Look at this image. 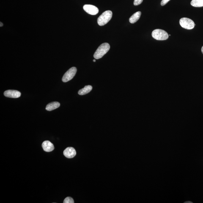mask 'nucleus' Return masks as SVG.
<instances>
[{
  "mask_svg": "<svg viewBox=\"0 0 203 203\" xmlns=\"http://www.w3.org/2000/svg\"><path fill=\"white\" fill-rule=\"evenodd\" d=\"M110 47L108 43H103L100 45L94 53V57L96 59H99L102 58L109 51Z\"/></svg>",
  "mask_w": 203,
  "mask_h": 203,
  "instance_id": "1",
  "label": "nucleus"
},
{
  "mask_svg": "<svg viewBox=\"0 0 203 203\" xmlns=\"http://www.w3.org/2000/svg\"><path fill=\"white\" fill-rule=\"evenodd\" d=\"M112 15L111 11H105L97 19V23L100 26L104 25L111 19Z\"/></svg>",
  "mask_w": 203,
  "mask_h": 203,
  "instance_id": "2",
  "label": "nucleus"
},
{
  "mask_svg": "<svg viewBox=\"0 0 203 203\" xmlns=\"http://www.w3.org/2000/svg\"><path fill=\"white\" fill-rule=\"evenodd\" d=\"M152 37L158 40H166L169 38V35L166 31L161 29H156L153 31Z\"/></svg>",
  "mask_w": 203,
  "mask_h": 203,
  "instance_id": "3",
  "label": "nucleus"
},
{
  "mask_svg": "<svg viewBox=\"0 0 203 203\" xmlns=\"http://www.w3.org/2000/svg\"><path fill=\"white\" fill-rule=\"evenodd\" d=\"M179 23L182 27L187 29H192L195 26L194 22L190 19L182 18L179 20Z\"/></svg>",
  "mask_w": 203,
  "mask_h": 203,
  "instance_id": "4",
  "label": "nucleus"
},
{
  "mask_svg": "<svg viewBox=\"0 0 203 203\" xmlns=\"http://www.w3.org/2000/svg\"><path fill=\"white\" fill-rule=\"evenodd\" d=\"M77 72V69L75 67H72L69 69L66 73L64 74L62 78V81L66 83L72 79Z\"/></svg>",
  "mask_w": 203,
  "mask_h": 203,
  "instance_id": "5",
  "label": "nucleus"
},
{
  "mask_svg": "<svg viewBox=\"0 0 203 203\" xmlns=\"http://www.w3.org/2000/svg\"><path fill=\"white\" fill-rule=\"evenodd\" d=\"M83 9L87 13L92 15H97L99 12V9L97 7L91 5H85Z\"/></svg>",
  "mask_w": 203,
  "mask_h": 203,
  "instance_id": "6",
  "label": "nucleus"
},
{
  "mask_svg": "<svg viewBox=\"0 0 203 203\" xmlns=\"http://www.w3.org/2000/svg\"><path fill=\"white\" fill-rule=\"evenodd\" d=\"M21 93L18 91L15 90H6L4 93V95L5 97L9 98H17L21 96Z\"/></svg>",
  "mask_w": 203,
  "mask_h": 203,
  "instance_id": "7",
  "label": "nucleus"
},
{
  "mask_svg": "<svg viewBox=\"0 0 203 203\" xmlns=\"http://www.w3.org/2000/svg\"><path fill=\"white\" fill-rule=\"evenodd\" d=\"M65 157L68 158H73L76 155V151L74 148L72 147H67L63 152Z\"/></svg>",
  "mask_w": 203,
  "mask_h": 203,
  "instance_id": "8",
  "label": "nucleus"
},
{
  "mask_svg": "<svg viewBox=\"0 0 203 203\" xmlns=\"http://www.w3.org/2000/svg\"><path fill=\"white\" fill-rule=\"evenodd\" d=\"M42 147L44 151L47 152H51L54 149L53 144L49 141H44L42 144Z\"/></svg>",
  "mask_w": 203,
  "mask_h": 203,
  "instance_id": "9",
  "label": "nucleus"
},
{
  "mask_svg": "<svg viewBox=\"0 0 203 203\" xmlns=\"http://www.w3.org/2000/svg\"><path fill=\"white\" fill-rule=\"evenodd\" d=\"M60 105V104L59 102H52L47 105L46 109L48 111H52V110L59 108Z\"/></svg>",
  "mask_w": 203,
  "mask_h": 203,
  "instance_id": "10",
  "label": "nucleus"
},
{
  "mask_svg": "<svg viewBox=\"0 0 203 203\" xmlns=\"http://www.w3.org/2000/svg\"><path fill=\"white\" fill-rule=\"evenodd\" d=\"M141 12H138L134 14L129 19V21L131 23H134L139 19L141 15Z\"/></svg>",
  "mask_w": 203,
  "mask_h": 203,
  "instance_id": "11",
  "label": "nucleus"
},
{
  "mask_svg": "<svg viewBox=\"0 0 203 203\" xmlns=\"http://www.w3.org/2000/svg\"><path fill=\"white\" fill-rule=\"evenodd\" d=\"M92 86H86L83 89L80 90L78 91V94L80 95H84L85 94L89 93L92 90Z\"/></svg>",
  "mask_w": 203,
  "mask_h": 203,
  "instance_id": "12",
  "label": "nucleus"
},
{
  "mask_svg": "<svg viewBox=\"0 0 203 203\" xmlns=\"http://www.w3.org/2000/svg\"><path fill=\"white\" fill-rule=\"evenodd\" d=\"M191 5L193 7H203V0H192Z\"/></svg>",
  "mask_w": 203,
  "mask_h": 203,
  "instance_id": "13",
  "label": "nucleus"
},
{
  "mask_svg": "<svg viewBox=\"0 0 203 203\" xmlns=\"http://www.w3.org/2000/svg\"><path fill=\"white\" fill-rule=\"evenodd\" d=\"M64 203H74V201L73 199H72V198L71 197H67L64 200Z\"/></svg>",
  "mask_w": 203,
  "mask_h": 203,
  "instance_id": "14",
  "label": "nucleus"
},
{
  "mask_svg": "<svg viewBox=\"0 0 203 203\" xmlns=\"http://www.w3.org/2000/svg\"><path fill=\"white\" fill-rule=\"evenodd\" d=\"M143 0H134V4L135 6L139 5L143 2Z\"/></svg>",
  "mask_w": 203,
  "mask_h": 203,
  "instance_id": "15",
  "label": "nucleus"
},
{
  "mask_svg": "<svg viewBox=\"0 0 203 203\" xmlns=\"http://www.w3.org/2000/svg\"><path fill=\"white\" fill-rule=\"evenodd\" d=\"M170 0H162L161 2V6L165 5L166 4L169 2Z\"/></svg>",
  "mask_w": 203,
  "mask_h": 203,
  "instance_id": "16",
  "label": "nucleus"
},
{
  "mask_svg": "<svg viewBox=\"0 0 203 203\" xmlns=\"http://www.w3.org/2000/svg\"><path fill=\"white\" fill-rule=\"evenodd\" d=\"M184 203H193V202H190V201H188V202H185Z\"/></svg>",
  "mask_w": 203,
  "mask_h": 203,
  "instance_id": "17",
  "label": "nucleus"
},
{
  "mask_svg": "<svg viewBox=\"0 0 203 203\" xmlns=\"http://www.w3.org/2000/svg\"><path fill=\"white\" fill-rule=\"evenodd\" d=\"M3 25V23L2 22H1V26H0L2 27V26Z\"/></svg>",
  "mask_w": 203,
  "mask_h": 203,
  "instance_id": "18",
  "label": "nucleus"
},
{
  "mask_svg": "<svg viewBox=\"0 0 203 203\" xmlns=\"http://www.w3.org/2000/svg\"><path fill=\"white\" fill-rule=\"evenodd\" d=\"M201 51H202V53L203 54V46L202 47V49H201Z\"/></svg>",
  "mask_w": 203,
  "mask_h": 203,
  "instance_id": "19",
  "label": "nucleus"
},
{
  "mask_svg": "<svg viewBox=\"0 0 203 203\" xmlns=\"http://www.w3.org/2000/svg\"><path fill=\"white\" fill-rule=\"evenodd\" d=\"M93 62H96V60L95 59H93Z\"/></svg>",
  "mask_w": 203,
  "mask_h": 203,
  "instance_id": "20",
  "label": "nucleus"
}]
</instances>
